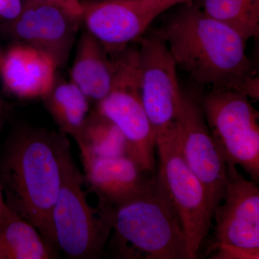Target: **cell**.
<instances>
[{"label": "cell", "mask_w": 259, "mask_h": 259, "mask_svg": "<svg viewBox=\"0 0 259 259\" xmlns=\"http://www.w3.org/2000/svg\"><path fill=\"white\" fill-rule=\"evenodd\" d=\"M214 210L212 259L259 258V189L236 166H226L225 196Z\"/></svg>", "instance_id": "cell-8"}, {"label": "cell", "mask_w": 259, "mask_h": 259, "mask_svg": "<svg viewBox=\"0 0 259 259\" xmlns=\"http://www.w3.org/2000/svg\"><path fill=\"white\" fill-rule=\"evenodd\" d=\"M70 3H71V5L77 10L78 12L80 13V15H81V0H68Z\"/></svg>", "instance_id": "cell-25"}, {"label": "cell", "mask_w": 259, "mask_h": 259, "mask_svg": "<svg viewBox=\"0 0 259 259\" xmlns=\"http://www.w3.org/2000/svg\"><path fill=\"white\" fill-rule=\"evenodd\" d=\"M81 156L84 182L97 194L99 202L110 207L137 194L151 179H146V172L127 156L103 158L86 152H81Z\"/></svg>", "instance_id": "cell-14"}, {"label": "cell", "mask_w": 259, "mask_h": 259, "mask_svg": "<svg viewBox=\"0 0 259 259\" xmlns=\"http://www.w3.org/2000/svg\"><path fill=\"white\" fill-rule=\"evenodd\" d=\"M202 9L233 29L245 41L258 37L259 0H204Z\"/></svg>", "instance_id": "cell-19"}, {"label": "cell", "mask_w": 259, "mask_h": 259, "mask_svg": "<svg viewBox=\"0 0 259 259\" xmlns=\"http://www.w3.org/2000/svg\"><path fill=\"white\" fill-rule=\"evenodd\" d=\"M198 100L226 165L241 166L258 183V112L249 97L232 90H210Z\"/></svg>", "instance_id": "cell-6"}, {"label": "cell", "mask_w": 259, "mask_h": 259, "mask_svg": "<svg viewBox=\"0 0 259 259\" xmlns=\"http://www.w3.org/2000/svg\"><path fill=\"white\" fill-rule=\"evenodd\" d=\"M110 247L124 259H190L187 239L166 191L153 175L137 194L111 209Z\"/></svg>", "instance_id": "cell-3"}, {"label": "cell", "mask_w": 259, "mask_h": 259, "mask_svg": "<svg viewBox=\"0 0 259 259\" xmlns=\"http://www.w3.org/2000/svg\"><path fill=\"white\" fill-rule=\"evenodd\" d=\"M58 258V250L35 227L14 213L0 225V259Z\"/></svg>", "instance_id": "cell-17"}, {"label": "cell", "mask_w": 259, "mask_h": 259, "mask_svg": "<svg viewBox=\"0 0 259 259\" xmlns=\"http://www.w3.org/2000/svg\"><path fill=\"white\" fill-rule=\"evenodd\" d=\"M177 66L211 90L239 92L258 100V77L245 52V40L193 3L182 5L154 31Z\"/></svg>", "instance_id": "cell-1"}, {"label": "cell", "mask_w": 259, "mask_h": 259, "mask_svg": "<svg viewBox=\"0 0 259 259\" xmlns=\"http://www.w3.org/2000/svg\"><path fill=\"white\" fill-rule=\"evenodd\" d=\"M83 182V175L70 151L65 158L61 189L51 215L58 248L70 259L100 258L112 233V207L101 202L96 207L90 206Z\"/></svg>", "instance_id": "cell-4"}, {"label": "cell", "mask_w": 259, "mask_h": 259, "mask_svg": "<svg viewBox=\"0 0 259 259\" xmlns=\"http://www.w3.org/2000/svg\"><path fill=\"white\" fill-rule=\"evenodd\" d=\"M2 60H3V56L0 54V66H1Z\"/></svg>", "instance_id": "cell-26"}, {"label": "cell", "mask_w": 259, "mask_h": 259, "mask_svg": "<svg viewBox=\"0 0 259 259\" xmlns=\"http://www.w3.org/2000/svg\"><path fill=\"white\" fill-rule=\"evenodd\" d=\"M175 131L156 138L159 158L156 175L180 219L190 259H196L210 229L214 209L202 182L184 159Z\"/></svg>", "instance_id": "cell-7"}, {"label": "cell", "mask_w": 259, "mask_h": 259, "mask_svg": "<svg viewBox=\"0 0 259 259\" xmlns=\"http://www.w3.org/2000/svg\"><path fill=\"white\" fill-rule=\"evenodd\" d=\"M76 42L70 80L90 102L97 104L111 90L117 69L115 56L84 29Z\"/></svg>", "instance_id": "cell-15"}, {"label": "cell", "mask_w": 259, "mask_h": 259, "mask_svg": "<svg viewBox=\"0 0 259 259\" xmlns=\"http://www.w3.org/2000/svg\"><path fill=\"white\" fill-rule=\"evenodd\" d=\"M93 1H98V0H93Z\"/></svg>", "instance_id": "cell-27"}, {"label": "cell", "mask_w": 259, "mask_h": 259, "mask_svg": "<svg viewBox=\"0 0 259 259\" xmlns=\"http://www.w3.org/2000/svg\"><path fill=\"white\" fill-rule=\"evenodd\" d=\"M23 6L22 0H0V19L13 20L20 14Z\"/></svg>", "instance_id": "cell-21"}, {"label": "cell", "mask_w": 259, "mask_h": 259, "mask_svg": "<svg viewBox=\"0 0 259 259\" xmlns=\"http://www.w3.org/2000/svg\"><path fill=\"white\" fill-rule=\"evenodd\" d=\"M175 135L184 159L203 185L214 212L224 198L227 165L194 97L183 94Z\"/></svg>", "instance_id": "cell-11"}, {"label": "cell", "mask_w": 259, "mask_h": 259, "mask_svg": "<svg viewBox=\"0 0 259 259\" xmlns=\"http://www.w3.org/2000/svg\"><path fill=\"white\" fill-rule=\"evenodd\" d=\"M141 101L156 137L175 132L183 93L177 64L166 44L156 32L143 37L138 48Z\"/></svg>", "instance_id": "cell-9"}, {"label": "cell", "mask_w": 259, "mask_h": 259, "mask_svg": "<svg viewBox=\"0 0 259 259\" xmlns=\"http://www.w3.org/2000/svg\"><path fill=\"white\" fill-rule=\"evenodd\" d=\"M13 213L6 203L4 192L0 185V225L3 224L7 219H8Z\"/></svg>", "instance_id": "cell-22"}, {"label": "cell", "mask_w": 259, "mask_h": 259, "mask_svg": "<svg viewBox=\"0 0 259 259\" xmlns=\"http://www.w3.org/2000/svg\"><path fill=\"white\" fill-rule=\"evenodd\" d=\"M81 3V26L111 55L128 47L152 23L141 0H83Z\"/></svg>", "instance_id": "cell-12"}, {"label": "cell", "mask_w": 259, "mask_h": 259, "mask_svg": "<svg viewBox=\"0 0 259 259\" xmlns=\"http://www.w3.org/2000/svg\"><path fill=\"white\" fill-rule=\"evenodd\" d=\"M80 152L103 158L127 156L125 136L111 120L97 111L90 112L79 139Z\"/></svg>", "instance_id": "cell-18"}, {"label": "cell", "mask_w": 259, "mask_h": 259, "mask_svg": "<svg viewBox=\"0 0 259 259\" xmlns=\"http://www.w3.org/2000/svg\"><path fill=\"white\" fill-rule=\"evenodd\" d=\"M143 7L151 21L163 12L178 5L192 3L193 0H141Z\"/></svg>", "instance_id": "cell-20"}, {"label": "cell", "mask_w": 259, "mask_h": 259, "mask_svg": "<svg viewBox=\"0 0 259 259\" xmlns=\"http://www.w3.org/2000/svg\"><path fill=\"white\" fill-rule=\"evenodd\" d=\"M115 79L111 90L97 104V112L115 124L125 136L127 156L143 171L156 170V133L148 120L140 94L138 48L115 54Z\"/></svg>", "instance_id": "cell-5"}, {"label": "cell", "mask_w": 259, "mask_h": 259, "mask_svg": "<svg viewBox=\"0 0 259 259\" xmlns=\"http://www.w3.org/2000/svg\"><path fill=\"white\" fill-rule=\"evenodd\" d=\"M5 104L4 102L0 99V132L3 127V120H4Z\"/></svg>", "instance_id": "cell-24"}, {"label": "cell", "mask_w": 259, "mask_h": 259, "mask_svg": "<svg viewBox=\"0 0 259 259\" xmlns=\"http://www.w3.org/2000/svg\"><path fill=\"white\" fill-rule=\"evenodd\" d=\"M58 69L50 56L15 44L3 56L0 73L5 90L20 99L42 98L52 88Z\"/></svg>", "instance_id": "cell-13"}, {"label": "cell", "mask_w": 259, "mask_h": 259, "mask_svg": "<svg viewBox=\"0 0 259 259\" xmlns=\"http://www.w3.org/2000/svg\"><path fill=\"white\" fill-rule=\"evenodd\" d=\"M42 100L61 132L79 139L90 113L88 97L71 80L56 76L52 88Z\"/></svg>", "instance_id": "cell-16"}, {"label": "cell", "mask_w": 259, "mask_h": 259, "mask_svg": "<svg viewBox=\"0 0 259 259\" xmlns=\"http://www.w3.org/2000/svg\"><path fill=\"white\" fill-rule=\"evenodd\" d=\"M70 151L62 133L23 127L10 136L0 159V185L8 207L58 250L51 215Z\"/></svg>", "instance_id": "cell-2"}, {"label": "cell", "mask_w": 259, "mask_h": 259, "mask_svg": "<svg viewBox=\"0 0 259 259\" xmlns=\"http://www.w3.org/2000/svg\"><path fill=\"white\" fill-rule=\"evenodd\" d=\"M81 27L80 16L52 3L25 0L13 20L5 21L3 32L15 44L33 48L66 66Z\"/></svg>", "instance_id": "cell-10"}, {"label": "cell", "mask_w": 259, "mask_h": 259, "mask_svg": "<svg viewBox=\"0 0 259 259\" xmlns=\"http://www.w3.org/2000/svg\"><path fill=\"white\" fill-rule=\"evenodd\" d=\"M37 1L52 3V4L58 5V6L64 8L65 10H68V11L72 13V14L77 15V16H80V13L79 12L75 9L74 7L71 5V3H70L68 0H37Z\"/></svg>", "instance_id": "cell-23"}]
</instances>
